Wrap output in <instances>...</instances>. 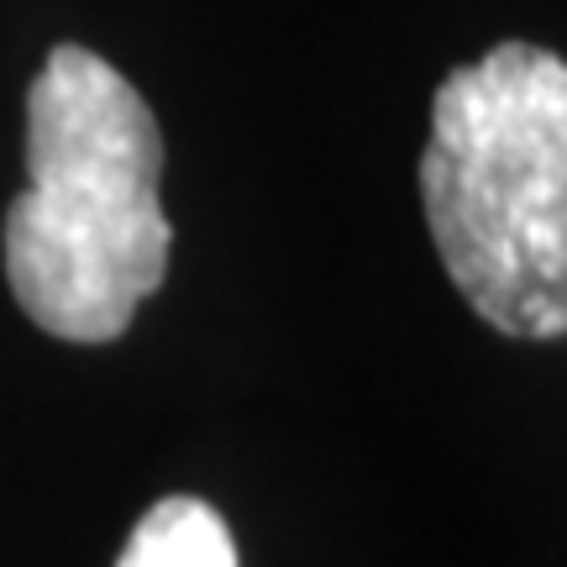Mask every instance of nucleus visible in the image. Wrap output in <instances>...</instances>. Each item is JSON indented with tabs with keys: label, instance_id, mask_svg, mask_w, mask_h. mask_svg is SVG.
Returning a JSON list of instances; mask_svg holds the SVG:
<instances>
[{
	"label": "nucleus",
	"instance_id": "obj_1",
	"mask_svg": "<svg viewBox=\"0 0 567 567\" xmlns=\"http://www.w3.org/2000/svg\"><path fill=\"white\" fill-rule=\"evenodd\" d=\"M27 179L0 231L27 321L74 347L126 337L168 279L163 132L137 84L80 42H59L27 90Z\"/></svg>",
	"mask_w": 567,
	"mask_h": 567
},
{
	"label": "nucleus",
	"instance_id": "obj_2",
	"mask_svg": "<svg viewBox=\"0 0 567 567\" xmlns=\"http://www.w3.org/2000/svg\"><path fill=\"white\" fill-rule=\"evenodd\" d=\"M421 205L446 279L515 342L567 331V63L505 38L431 101Z\"/></svg>",
	"mask_w": 567,
	"mask_h": 567
},
{
	"label": "nucleus",
	"instance_id": "obj_3",
	"mask_svg": "<svg viewBox=\"0 0 567 567\" xmlns=\"http://www.w3.org/2000/svg\"><path fill=\"white\" fill-rule=\"evenodd\" d=\"M116 567H237V542L205 499L168 494L126 536Z\"/></svg>",
	"mask_w": 567,
	"mask_h": 567
}]
</instances>
